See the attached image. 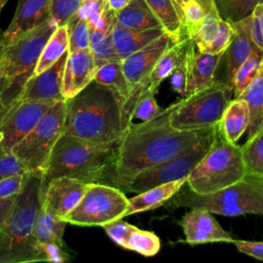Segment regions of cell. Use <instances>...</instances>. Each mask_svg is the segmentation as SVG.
Instances as JSON below:
<instances>
[{"instance_id": "obj_16", "label": "cell", "mask_w": 263, "mask_h": 263, "mask_svg": "<svg viewBox=\"0 0 263 263\" xmlns=\"http://www.w3.org/2000/svg\"><path fill=\"white\" fill-rule=\"evenodd\" d=\"M180 222L186 241L190 245L206 242H233V237L208 210L191 208Z\"/></svg>"}, {"instance_id": "obj_27", "label": "cell", "mask_w": 263, "mask_h": 263, "mask_svg": "<svg viewBox=\"0 0 263 263\" xmlns=\"http://www.w3.org/2000/svg\"><path fill=\"white\" fill-rule=\"evenodd\" d=\"M159 21L162 29L176 42L186 38L183 34L182 12L175 0H145Z\"/></svg>"}, {"instance_id": "obj_29", "label": "cell", "mask_w": 263, "mask_h": 263, "mask_svg": "<svg viewBox=\"0 0 263 263\" xmlns=\"http://www.w3.org/2000/svg\"><path fill=\"white\" fill-rule=\"evenodd\" d=\"M237 98L247 101L250 109V120L247 129V140L251 139L263 125V63L255 80Z\"/></svg>"}, {"instance_id": "obj_4", "label": "cell", "mask_w": 263, "mask_h": 263, "mask_svg": "<svg viewBox=\"0 0 263 263\" xmlns=\"http://www.w3.org/2000/svg\"><path fill=\"white\" fill-rule=\"evenodd\" d=\"M114 144H98L63 134L54 144L42 183L70 177L87 183L107 184Z\"/></svg>"}, {"instance_id": "obj_37", "label": "cell", "mask_w": 263, "mask_h": 263, "mask_svg": "<svg viewBox=\"0 0 263 263\" xmlns=\"http://www.w3.org/2000/svg\"><path fill=\"white\" fill-rule=\"evenodd\" d=\"M183 34L186 38H191L203 21L206 10L197 0H186L181 4Z\"/></svg>"}, {"instance_id": "obj_26", "label": "cell", "mask_w": 263, "mask_h": 263, "mask_svg": "<svg viewBox=\"0 0 263 263\" xmlns=\"http://www.w3.org/2000/svg\"><path fill=\"white\" fill-rule=\"evenodd\" d=\"M115 25L137 30L162 28L145 0H130L115 14Z\"/></svg>"}, {"instance_id": "obj_41", "label": "cell", "mask_w": 263, "mask_h": 263, "mask_svg": "<svg viewBox=\"0 0 263 263\" xmlns=\"http://www.w3.org/2000/svg\"><path fill=\"white\" fill-rule=\"evenodd\" d=\"M107 233V235L118 246L123 249H126L127 240L132 234V232L137 228L136 226L124 222L122 219H118L107 223L102 226Z\"/></svg>"}, {"instance_id": "obj_30", "label": "cell", "mask_w": 263, "mask_h": 263, "mask_svg": "<svg viewBox=\"0 0 263 263\" xmlns=\"http://www.w3.org/2000/svg\"><path fill=\"white\" fill-rule=\"evenodd\" d=\"M69 46V33L66 25L59 26L47 40L35 66L33 74H39L53 65Z\"/></svg>"}, {"instance_id": "obj_44", "label": "cell", "mask_w": 263, "mask_h": 263, "mask_svg": "<svg viewBox=\"0 0 263 263\" xmlns=\"http://www.w3.org/2000/svg\"><path fill=\"white\" fill-rule=\"evenodd\" d=\"M27 174H20L0 179V198L15 197L23 189Z\"/></svg>"}, {"instance_id": "obj_54", "label": "cell", "mask_w": 263, "mask_h": 263, "mask_svg": "<svg viewBox=\"0 0 263 263\" xmlns=\"http://www.w3.org/2000/svg\"><path fill=\"white\" fill-rule=\"evenodd\" d=\"M4 43L3 42H0V57H1V54H2V51H3V49H4Z\"/></svg>"}, {"instance_id": "obj_32", "label": "cell", "mask_w": 263, "mask_h": 263, "mask_svg": "<svg viewBox=\"0 0 263 263\" xmlns=\"http://www.w3.org/2000/svg\"><path fill=\"white\" fill-rule=\"evenodd\" d=\"M246 174L263 177V125L241 146Z\"/></svg>"}, {"instance_id": "obj_19", "label": "cell", "mask_w": 263, "mask_h": 263, "mask_svg": "<svg viewBox=\"0 0 263 263\" xmlns=\"http://www.w3.org/2000/svg\"><path fill=\"white\" fill-rule=\"evenodd\" d=\"M50 2L51 0H17L12 21L4 31V44L48 21L51 17Z\"/></svg>"}, {"instance_id": "obj_47", "label": "cell", "mask_w": 263, "mask_h": 263, "mask_svg": "<svg viewBox=\"0 0 263 263\" xmlns=\"http://www.w3.org/2000/svg\"><path fill=\"white\" fill-rule=\"evenodd\" d=\"M236 249L248 256L263 261V241H250L242 239H233Z\"/></svg>"}, {"instance_id": "obj_20", "label": "cell", "mask_w": 263, "mask_h": 263, "mask_svg": "<svg viewBox=\"0 0 263 263\" xmlns=\"http://www.w3.org/2000/svg\"><path fill=\"white\" fill-rule=\"evenodd\" d=\"M233 34L231 41L224 51L226 55V83L232 88V80L237 68L250 55L254 42L251 36V15L235 23H230Z\"/></svg>"}, {"instance_id": "obj_5", "label": "cell", "mask_w": 263, "mask_h": 263, "mask_svg": "<svg viewBox=\"0 0 263 263\" xmlns=\"http://www.w3.org/2000/svg\"><path fill=\"white\" fill-rule=\"evenodd\" d=\"M246 175L241 146L227 141L218 130L205 155L188 175V189L200 195L219 192Z\"/></svg>"}, {"instance_id": "obj_13", "label": "cell", "mask_w": 263, "mask_h": 263, "mask_svg": "<svg viewBox=\"0 0 263 263\" xmlns=\"http://www.w3.org/2000/svg\"><path fill=\"white\" fill-rule=\"evenodd\" d=\"M54 103L52 101H23L17 97L7 104L0 113V146L11 150L34 128Z\"/></svg>"}, {"instance_id": "obj_8", "label": "cell", "mask_w": 263, "mask_h": 263, "mask_svg": "<svg viewBox=\"0 0 263 263\" xmlns=\"http://www.w3.org/2000/svg\"><path fill=\"white\" fill-rule=\"evenodd\" d=\"M65 117V100L55 102L34 128L11 148L29 173L43 176L52 148L64 134Z\"/></svg>"}, {"instance_id": "obj_35", "label": "cell", "mask_w": 263, "mask_h": 263, "mask_svg": "<svg viewBox=\"0 0 263 263\" xmlns=\"http://www.w3.org/2000/svg\"><path fill=\"white\" fill-rule=\"evenodd\" d=\"M126 250L137 252L145 257H152L160 250V239L154 232L136 228L127 240Z\"/></svg>"}, {"instance_id": "obj_2", "label": "cell", "mask_w": 263, "mask_h": 263, "mask_svg": "<svg viewBox=\"0 0 263 263\" xmlns=\"http://www.w3.org/2000/svg\"><path fill=\"white\" fill-rule=\"evenodd\" d=\"M42 176L28 173L22 191L0 228V263L65 262L66 251L54 250L40 243L34 236V226L42 199Z\"/></svg>"}, {"instance_id": "obj_28", "label": "cell", "mask_w": 263, "mask_h": 263, "mask_svg": "<svg viewBox=\"0 0 263 263\" xmlns=\"http://www.w3.org/2000/svg\"><path fill=\"white\" fill-rule=\"evenodd\" d=\"M93 80L113 91L123 107L129 98V87L122 72L121 61H111L97 67Z\"/></svg>"}, {"instance_id": "obj_50", "label": "cell", "mask_w": 263, "mask_h": 263, "mask_svg": "<svg viewBox=\"0 0 263 263\" xmlns=\"http://www.w3.org/2000/svg\"><path fill=\"white\" fill-rule=\"evenodd\" d=\"M130 0H104V5L107 9L114 12L115 14L124 8Z\"/></svg>"}, {"instance_id": "obj_38", "label": "cell", "mask_w": 263, "mask_h": 263, "mask_svg": "<svg viewBox=\"0 0 263 263\" xmlns=\"http://www.w3.org/2000/svg\"><path fill=\"white\" fill-rule=\"evenodd\" d=\"M154 96L155 93L150 90H146L141 95L133 110L132 122L135 119L140 121L150 120L161 112V109L157 105Z\"/></svg>"}, {"instance_id": "obj_10", "label": "cell", "mask_w": 263, "mask_h": 263, "mask_svg": "<svg viewBox=\"0 0 263 263\" xmlns=\"http://www.w3.org/2000/svg\"><path fill=\"white\" fill-rule=\"evenodd\" d=\"M218 130L219 127L215 133L177 156L134 175L122 183L119 189L128 193H140L160 184L187 178L208 152Z\"/></svg>"}, {"instance_id": "obj_46", "label": "cell", "mask_w": 263, "mask_h": 263, "mask_svg": "<svg viewBox=\"0 0 263 263\" xmlns=\"http://www.w3.org/2000/svg\"><path fill=\"white\" fill-rule=\"evenodd\" d=\"M168 77L173 89L182 97H184L187 87V73L184 65V60L174 68Z\"/></svg>"}, {"instance_id": "obj_3", "label": "cell", "mask_w": 263, "mask_h": 263, "mask_svg": "<svg viewBox=\"0 0 263 263\" xmlns=\"http://www.w3.org/2000/svg\"><path fill=\"white\" fill-rule=\"evenodd\" d=\"M65 103V135L91 143L115 144L129 125L117 97L95 80Z\"/></svg>"}, {"instance_id": "obj_22", "label": "cell", "mask_w": 263, "mask_h": 263, "mask_svg": "<svg viewBox=\"0 0 263 263\" xmlns=\"http://www.w3.org/2000/svg\"><path fill=\"white\" fill-rule=\"evenodd\" d=\"M186 180L187 178H182L176 181L154 186L148 190L137 193V195L134 197L128 198V206L125 217L153 210L163 204L181 190V188L186 184Z\"/></svg>"}, {"instance_id": "obj_42", "label": "cell", "mask_w": 263, "mask_h": 263, "mask_svg": "<svg viewBox=\"0 0 263 263\" xmlns=\"http://www.w3.org/2000/svg\"><path fill=\"white\" fill-rule=\"evenodd\" d=\"M27 173L28 170L12 151L0 146V179Z\"/></svg>"}, {"instance_id": "obj_36", "label": "cell", "mask_w": 263, "mask_h": 263, "mask_svg": "<svg viewBox=\"0 0 263 263\" xmlns=\"http://www.w3.org/2000/svg\"><path fill=\"white\" fill-rule=\"evenodd\" d=\"M69 33V52L85 50L90 47V28L85 20L72 16L67 23Z\"/></svg>"}, {"instance_id": "obj_48", "label": "cell", "mask_w": 263, "mask_h": 263, "mask_svg": "<svg viewBox=\"0 0 263 263\" xmlns=\"http://www.w3.org/2000/svg\"><path fill=\"white\" fill-rule=\"evenodd\" d=\"M103 7L104 0H83L79 9L73 16L86 21L91 13L102 9Z\"/></svg>"}, {"instance_id": "obj_39", "label": "cell", "mask_w": 263, "mask_h": 263, "mask_svg": "<svg viewBox=\"0 0 263 263\" xmlns=\"http://www.w3.org/2000/svg\"><path fill=\"white\" fill-rule=\"evenodd\" d=\"M83 0H51L50 16L58 26L67 25L70 18L77 12Z\"/></svg>"}, {"instance_id": "obj_51", "label": "cell", "mask_w": 263, "mask_h": 263, "mask_svg": "<svg viewBox=\"0 0 263 263\" xmlns=\"http://www.w3.org/2000/svg\"><path fill=\"white\" fill-rule=\"evenodd\" d=\"M5 82L6 78L0 74V113L4 109V107L9 104L7 95L5 92Z\"/></svg>"}, {"instance_id": "obj_24", "label": "cell", "mask_w": 263, "mask_h": 263, "mask_svg": "<svg viewBox=\"0 0 263 263\" xmlns=\"http://www.w3.org/2000/svg\"><path fill=\"white\" fill-rule=\"evenodd\" d=\"M250 120V109L247 101L234 98L227 104L218 124L220 134L229 142L236 143L247 133Z\"/></svg>"}, {"instance_id": "obj_6", "label": "cell", "mask_w": 263, "mask_h": 263, "mask_svg": "<svg viewBox=\"0 0 263 263\" xmlns=\"http://www.w3.org/2000/svg\"><path fill=\"white\" fill-rule=\"evenodd\" d=\"M173 204L200 208L222 216H263V177L246 174L233 185L206 195L196 194L188 189L175 197Z\"/></svg>"}, {"instance_id": "obj_52", "label": "cell", "mask_w": 263, "mask_h": 263, "mask_svg": "<svg viewBox=\"0 0 263 263\" xmlns=\"http://www.w3.org/2000/svg\"><path fill=\"white\" fill-rule=\"evenodd\" d=\"M0 42L4 43V32L1 30V28H0Z\"/></svg>"}, {"instance_id": "obj_1", "label": "cell", "mask_w": 263, "mask_h": 263, "mask_svg": "<svg viewBox=\"0 0 263 263\" xmlns=\"http://www.w3.org/2000/svg\"><path fill=\"white\" fill-rule=\"evenodd\" d=\"M175 103L154 118L132 122L115 142L107 184L119 188L134 175L160 164L186 151L218 129V125L197 130H177L168 123Z\"/></svg>"}, {"instance_id": "obj_23", "label": "cell", "mask_w": 263, "mask_h": 263, "mask_svg": "<svg viewBox=\"0 0 263 263\" xmlns=\"http://www.w3.org/2000/svg\"><path fill=\"white\" fill-rule=\"evenodd\" d=\"M164 33L162 28L137 30L114 25L111 30V38L119 59L123 60Z\"/></svg>"}, {"instance_id": "obj_43", "label": "cell", "mask_w": 263, "mask_h": 263, "mask_svg": "<svg viewBox=\"0 0 263 263\" xmlns=\"http://www.w3.org/2000/svg\"><path fill=\"white\" fill-rule=\"evenodd\" d=\"M232 34H233V30H232L231 24L224 20H221L220 28H219V32H218L217 36L205 47V49L202 52L223 53L231 41Z\"/></svg>"}, {"instance_id": "obj_7", "label": "cell", "mask_w": 263, "mask_h": 263, "mask_svg": "<svg viewBox=\"0 0 263 263\" xmlns=\"http://www.w3.org/2000/svg\"><path fill=\"white\" fill-rule=\"evenodd\" d=\"M232 88L221 80L177 103L168 116L170 125L177 130H197L218 125L231 100Z\"/></svg>"}, {"instance_id": "obj_33", "label": "cell", "mask_w": 263, "mask_h": 263, "mask_svg": "<svg viewBox=\"0 0 263 263\" xmlns=\"http://www.w3.org/2000/svg\"><path fill=\"white\" fill-rule=\"evenodd\" d=\"M219 14L228 23H235L251 15L263 0H215Z\"/></svg>"}, {"instance_id": "obj_21", "label": "cell", "mask_w": 263, "mask_h": 263, "mask_svg": "<svg viewBox=\"0 0 263 263\" xmlns=\"http://www.w3.org/2000/svg\"><path fill=\"white\" fill-rule=\"evenodd\" d=\"M66 225L67 223L47 208L41 199L33 231L35 238L45 247L66 251V243L63 239Z\"/></svg>"}, {"instance_id": "obj_45", "label": "cell", "mask_w": 263, "mask_h": 263, "mask_svg": "<svg viewBox=\"0 0 263 263\" xmlns=\"http://www.w3.org/2000/svg\"><path fill=\"white\" fill-rule=\"evenodd\" d=\"M251 36L254 44L263 50V3H259L251 13Z\"/></svg>"}, {"instance_id": "obj_55", "label": "cell", "mask_w": 263, "mask_h": 263, "mask_svg": "<svg viewBox=\"0 0 263 263\" xmlns=\"http://www.w3.org/2000/svg\"><path fill=\"white\" fill-rule=\"evenodd\" d=\"M184 1H186V0H175V2L178 4V6H179V7L181 6V4H182ZM180 9H181V7H180Z\"/></svg>"}, {"instance_id": "obj_15", "label": "cell", "mask_w": 263, "mask_h": 263, "mask_svg": "<svg viewBox=\"0 0 263 263\" xmlns=\"http://www.w3.org/2000/svg\"><path fill=\"white\" fill-rule=\"evenodd\" d=\"M69 50L53 65L39 74H32L25 82L18 98L23 101H63V73Z\"/></svg>"}, {"instance_id": "obj_25", "label": "cell", "mask_w": 263, "mask_h": 263, "mask_svg": "<svg viewBox=\"0 0 263 263\" xmlns=\"http://www.w3.org/2000/svg\"><path fill=\"white\" fill-rule=\"evenodd\" d=\"M190 41L191 38H184L166 48V50L161 54L153 70L151 71L147 79L144 91L150 90L154 93L157 92L160 83L166 77H168L174 68L184 60Z\"/></svg>"}, {"instance_id": "obj_14", "label": "cell", "mask_w": 263, "mask_h": 263, "mask_svg": "<svg viewBox=\"0 0 263 263\" xmlns=\"http://www.w3.org/2000/svg\"><path fill=\"white\" fill-rule=\"evenodd\" d=\"M89 185L90 183L70 177L50 179L42 183V202L63 218L79 203Z\"/></svg>"}, {"instance_id": "obj_49", "label": "cell", "mask_w": 263, "mask_h": 263, "mask_svg": "<svg viewBox=\"0 0 263 263\" xmlns=\"http://www.w3.org/2000/svg\"><path fill=\"white\" fill-rule=\"evenodd\" d=\"M15 197L0 198V228L3 226V224L6 221V219L9 216Z\"/></svg>"}, {"instance_id": "obj_9", "label": "cell", "mask_w": 263, "mask_h": 263, "mask_svg": "<svg viewBox=\"0 0 263 263\" xmlns=\"http://www.w3.org/2000/svg\"><path fill=\"white\" fill-rule=\"evenodd\" d=\"M128 198L114 186L90 183L79 203L62 219L76 226H103L125 217Z\"/></svg>"}, {"instance_id": "obj_12", "label": "cell", "mask_w": 263, "mask_h": 263, "mask_svg": "<svg viewBox=\"0 0 263 263\" xmlns=\"http://www.w3.org/2000/svg\"><path fill=\"white\" fill-rule=\"evenodd\" d=\"M176 41L164 33L141 49L121 60V68L129 87V98L123 105L124 115L132 123V113L141 95L144 92L147 79L161 54Z\"/></svg>"}, {"instance_id": "obj_53", "label": "cell", "mask_w": 263, "mask_h": 263, "mask_svg": "<svg viewBox=\"0 0 263 263\" xmlns=\"http://www.w3.org/2000/svg\"><path fill=\"white\" fill-rule=\"evenodd\" d=\"M7 1H8V0H0V12H1V9H2L3 6L6 4Z\"/></svg>"}, {"instance_id": "obj_34", "label": "cell", "mask_w": 263, "mask_h": 263, "mask_svg": "<svg viewBox=\"0 0 263 263\" xmlns=\"http://www.w3.org/2000/svg\"><path fill=\"white\" fill-rule=\"evenodd\" d=\"M221 16L217 6L210 9L196 32L192 35L191 39L194 41L197 49L203 51L205 47L215 39L219 32Z\"/></svg>"}, {"instance_id": "obj_40", "label": "cell", "mask_w": 263, "mask_h": 263, "mask_svg": "<svg viewBox=\"0 0 263 263\" xmlns=\"http://www.w3.org/2000/svg\"><path fill=\"white\" fill-rule=\"evenodd\" d=\"M89 49L93 57L96 67H99L111 61H121L112 42L111 32L107 36H105L101 41L90 45Z\"/></svg>"}, {"instance_id": "obj_17", "label": "cell", "mask_w": 263, "mask_h": 263, "mask_svg": "<svg viewBox=\"0 0 263 263\" xmlns=\"http://www.w3.org/2000/svg\"><path fill=\"white\" fill-rule=\"evenodd\" d=\"M223 53H209L199 51L191 39L184 57L187 73V87L185 97H188L210 85L215 80L216 70L223 58Z\"/></svg>"}, {"instance_id": "obj_18", "label": "cell", "mask_w": 263, "mask_h": 263, "mask_svg": "<svg viewBox=\"0 0 263 263\" xmlns=\"http://www.w3.org/2000/svg\"><path fill=\"white\" fill-rule=\"evenodd\" d=\"M96 70L97 67L90 49L69 52L62 81L64 99H71L85 88L93 80Z\"/></svg>"}, {"instance_id": "obj_11", "label": "cell", "mask_w": 263, "mask_h": 263, "mask_svg": "<svg viewBox=\"0 0 263 263\" xmlns=\"http://www.w3.org/2000/svg\"><path fill=\"white\" fill-rule=\"evenodd\" d=\"M58 27L55 21L50 17L42 25L5 44L0 57V74L5 78L31 76L47 40Z\"/></svg>"}, {"instance_id": "obj_31", "label": "cell", "mask_w": 263, "mask_h": 263, "mask_svg": "<svg viewBox=\"0 0 263 263\" xmlns=\"http://www.w3.org/2000/svg\"><path fill=\"white\" fill-rule=\"evenodd\" d=\"M263 63V50L254 45L250 55L237 68L232 80V92L234 98L239 97L255 80L261 71Z\"/></svg>"}]
</instances>
